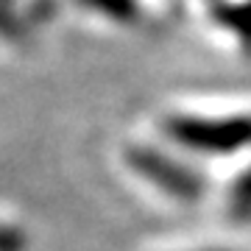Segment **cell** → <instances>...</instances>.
I'll list each match as a JSON object with an SVG mask.
<instances>
[{
    "label": "cell",
    "instance_id": "1",
    "mask_svg": "<svg viewBox=\"0 0 251 251\" xmlns=\"http://www.w3.org/2000/svg\"><path fill=\"white\" fill-rule=\"evenodd\" d=\"M165 134L173 143L198 153H234L251 145V117H198V115H171L165 123Z\"/></svg>",
    "mask_w": 251,
    "mask_h": 251
},
{
    "label": "cell",
    "instance_id": "2",
    "mask_svg": "<svg viewBox=\"0 0 251 251\" xmlns=\"http://www.w3.org/2000/svg\"><path fill=\"white\" fill-rule=\"evenodd\" d=\"M126 162L128 168L137 171L145 181H151L153 187H159L162 193H168L173 198H198L204 190V181L196 173L171 159L168 153L156 151V148H145V145H134L126 151Z\"/></svg>",
    "mask_w": 251,
    "mask_h": 251
},
{
    "label": "cell",
    "instance_id": "3",
    "mask_svg": "<svg viewBox=\"0 0 251 251\" xmlns=\"http://www.w3.org/2000/svg\"><path fill=\"white\" fill-rule=\"evenodd\" d=\"M84 9H92L115 23H131L137 20V0H81Z\"/></svg>",
    "mask_w": 251,
    "mask_h": 251
},
{
    "label": "cell",
    "instance_id": "4",
    "mask_svg": "<svg viewBox=\"0 0 251 251\" xmlns=\"http://www.w3.org/2000/svg\"><path fill=\"white\" fill-rule=\"evenodd\" d=\"M232 215L237 221H249L251 218V171L243 173L240 181L232 190Z\"/></svg>",
    "mask_w": 251,
    "mask_h": 251
},
{
    "label": "cell",
    "instance_id": "5",
    "mask_svg": "<svg viewBox=\"0 0 251 251\" xmlns=\"http://www.w3.org/2000/svg\"><path fill=\"white\" fill-rule=\"evenodd\" d=\"M0 251H25V234L14 226L0 224Z\"/></svg>",
    "mask_w": 251,
    "mask_h": 251
},
{
    "label": "cell",
    "instance_id": "6",
    "mask_svg": "<svg viewBox=\"0 0 251 251\" xmlns=\"http://www.w3.org/2000/svg\"><path fill=\"white\" fill-rule=\"evenodd\" d=\"M14 31V14H11V0H0V34Z\"/></svg>",
    "mask_w": 251,
    "mask_h": 251
},
{
    "label": "cell",
    "instance_id": "7",
    "mask_svg": "<svg viewBox=\"0 0 251 251\" xmlns=\"http://www.w3.org/2000/svg\"><path fill=\"white\" fill-rule=\"evenodd\" d=\"M206 251H226V249H206Z\"/></svg>",
    "mask_w": 251,
    "mask_h": 251
}]
</instances>
